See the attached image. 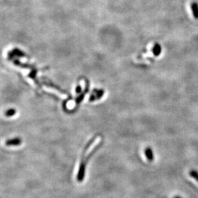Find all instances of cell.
I'll list each match as a JSON object with an SVG mask.
<instances>
[{"label": "cell", "instance_id": "cell-1", "mask_svg": "<svg viewBox=\"0 0 198 198\" xmlns=\"http://www.w3.org/2000/svg\"><path fill=\"white\" fill-rule=\"evenodd\" d=\"M85 167H86V163L84 161H81L80 165V167H79L78 173L77 175V180H78V181H82L84 179L85 173Z\"/></svg>", "mask_w": 198, "mask_h": 198}, {"label": "cell", "instance_id": "cell-2", "mask_svg": "<svg viewBox=\"0 0 198 198\" xmlns=\"http://www.w3.org/2000/svg\"><path fill=\"white\" fill-rule=\"evenodd\" d=\"M21 144V139L19 138H14L12 139H9L6 141L5 144L7 146H19Z\"/></svg>", "mask_w": 198, "mask_h": 198}, {"label": "cell", "instance_id": "cell-3", "mask_svg": "<svg viewBox=\"0 0 198 198\" xmlns=\"http://www.w3.org/2000/svg\"><path fill=\"white\" fill-rule=\"evenodd\" d=\"M191 8L194 17L198 19V3L197 2H193L191 4Z\"/></svg>", "mask_w": 198, "mask_h": 198}, {"label": "cell", "instance_id": "cell-4", "mask_svg": "<svg viewBox=\"0 0 198 198\" xmlns=\"http://www.w3.org/2000/svg\"><path fill=\"white\" fill-rule=\"evenodd\" d=\"M145 154H146V157L148 160L149 161L153 160L154 155H153V151L150 147H147L146 149L145 150Z\"/></svg>", "mask_w": 198, "mask_h": 198}, {"label": "cell", "instance_id": "cell-5", "mask_svg": "<svg viewBox=\"0 0 198 198\" xmlns=\"http://www.w3.org/2000/svg\"><path fill=\"white\" fill-rule=\"evenodd\" d=\"M161 46L158 43L154 44L153 48V53L154 55L156 56V57H158V56H159L161 54Z\"/></svg>", "mask_w": 198, "mask_h": 198}, {"label": "cell", "instance_id": "cell-6", "mask_svg": "<svg viewBox=\"0 0 198 198\" xmlns=\"http://www.w3.org/2000/svg\"><path fill=\"white\" fill-rule=\"evenodd\" d=\"M16 114V110L14 108H11V109H8V110H6L5 112V115L6 117H12L13 115H14Z\"/></svg>", "mask_w": 198, "mask_h": 198}, {"label": "cell", "instance_id": "cell-7", "mask_svg": "<svg viewBox=\"0 0 198 198\" xmlns=\"http://www.w3.org/2000/svg\"><path fill=\"white\" fill-rule=\"evenodd\" d=\"M190 176L192 177L194 179H195L198 182V172L195 170H192L189 173Z\"/></svg>", "mask_w": 198, "mask_h": 198}, {"label": "cell", "instance_id": "cell-8", "mask_svg": "<svg viewBox=\"0 0 198 198\" xmlns=\"http://www.w3.org/2000/svg\"><path fill=\"white\" fill-rule=\"evenodd\" d=\"M104 94V91L100 90V91H98V92H96V94H95V96H96V98L98 100L99 99H100L102 96H103V95Z\"/></svg>", "mask_w": 198, "mask_h": 198}, {"label": "cell", "instance_id": "cell-9", "mask_svg": "<svg viewBox=\"0 0 198 198\" xmlns=\"http://www.w3.org/2000/svg\"><path fill=\"white\" fill-rule=\"evenodd\" d=\"M84 95H85L84 94H81V95H80V96H78V97L77 98V100H76V103H77V104L80 103V102L82 101V100H84Z\"/></svg>", "mask_w": 198, "mask_h": 198}, {"label": "cell", "instance_id": "cell-10", "mask_svg": "<svg viewBox=\"0 0 198 198\" xmlns=\"http://www.w3.org/2000/svg\"><path fill=\"white\" fill-rule=\"evenodd\" d=\"M81 91V88L80 86H78L77 87V88H76V92H77V93H80Z\"/></svg>", "mask_w": 198, "mask_h": 198}, {"label": "cell", "instance_id": "cell-11", "mask_svg": "<svg viewBox=\"0 0 198 198\" xmlns=\"http://www.w3.org/2000/svg\"><path fill=\"white\" fill-rule=\"evenodd\" d=\"M174 198H182V197H179V196H176V197H174Z\"/></svg>", "mask_w": 198, "mask_h": 198}]
</instances>
